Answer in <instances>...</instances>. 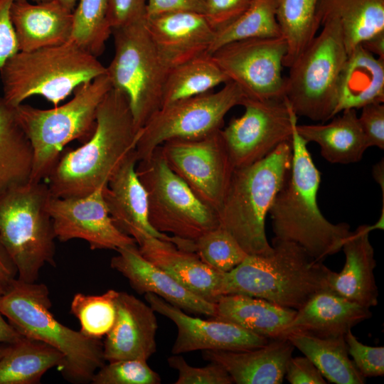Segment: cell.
I'll return each instance as SVG.
<instances>
[{"label":"cell","instance_id":"obj_39","mask_svg":"<svg viewBox=\"0 0 384 384\" xmlns=\"http://www.w3.org/2000/svg\"><path fill=\"white\" fill-rule=\"evenodd\" d=\"M117 291L109 289L100 295L77 293L70 312L79 321L80 331L87 337L101 338L112 329L116 317Z\"/></svg>","mask_w":384,"mask_h":384},{"label":"cell","instance_id":"obj_2","mask_svg":"<svg viewBox=\"0 0 384 384\" xmlns=\"http://www.w3.org/2000/svg\"><path fill=\"white\" fill-rule=\"evenodd\" d=\"M292 136L291 170L269 210L274 237L295 242L314 257L324 261L339 252L351 234L346 223H332L317 203L321 174L307 149V142L297 131Z\"/></svg>","mask_w":384,"mask_h":384},{"label":"cell","instance_id":"obj_18","mask_svg":"<svg viewBox=\"0 0 384 384\" xmlns=\"http://www.w3.org/2000/svg\"><path fill=\"white\" fill-rule=\"evenodd\" d=\"M145 26L160 57L169 68L208 54L215 35L206 16L192 11L145 16Z\"/></svg>","mask_w":384,"mask_h":384},{"label":"cell","instance_id":"obj_30","mask_svg":"<svg viewBox=\"0 0 384 384\" xmlns=\"http://www.w3.org/2000/svg\"><path fill=\"white\" fill-rule=\"evenodd\" d=\"M316 18L320 26L331 20L339 23L348 54L384 31V0H319Z\"/></svg>","mask_w":384,"mask_h":384},{"label":"cell","instance_id":"obj_51","mask_svg":"<svg viewBox=\"0 0 384 384\" xmlns=\"http://www.w3.org/2000/svg\"><path fill=\"white\" fill-rule=\"evenodd\" d=\"M361 44L375 56L384 60V31L365 40Z\"/></svg>","mask_w":384,"mask_h":384},{"label":"cell","instance_id":"obj_12","mask_svg":"<svg viewBox=\"0 0 384 384\" xmlns=\"http://www.w3.org/2000/svg\"><path fill=\"white\" fill-rule=\"evenodd\" d=\"M247 98L232 81L208 92L162 107L139 130L135 151L138 161L149 158L164 142L201 138L222 129L225 116Z\"/></svg>","mask_w":384,"mask_h":384},{"label":"cell","instance_id":"obj_35","mask_svg":"<svg viewBox=\"0 0 384 384\" xmlns=\"http://www.w3.org/2000/svg\"><path fill=\"white\" fill-rule=\"evenodd\" d=\"M319 0H277L276 18L287 50L283 66L289 68L316 37Z\"/></svg>","mask_w":384,"mask_h":384},{"label":"cell","instance_id":"obj_53","mask_svg":"<svg viewBox=\"0 0 384 384\" xmlns=\"http://www.w3.org/2000/svg\"><path fill=\"white\" fill-rule=\"evenodd\" d=\"M65 7L73 11L75 9L78 0H58Z\"/></svg>","mask_w":384,"mask_h":384},{"label":"cell","instance_id":"obj_27","mask_svg":"<svg viewBox=\"0 0 384 384\" xmlns=\"http://www.w3.org/2000/svg\"><path fill=\"white\" fill-rule=\"evenodd\" d=\"M384 102V60L361 44L347 55L340 74L334 117L345 110Z\"/></svg>","mask_w":384,"mask_h":384},{"label":"cell","instance_id":"obj_44","mask_svg":"<svg viewBox=\"0 0 384 384\" xmlns=\"http://www.w3.org/2000/svg\"><path fill=\"white\" fill-rule=\"evenodd\" d=\"M359 123L369 146L384 149V105L373 103L362 108Z\"/></svg>","mask_w":384,"mask_h":384},{"label":"cell","instance_id":"obj_43","mask_svg":"<svg viewBox=\"0 0 384 384\" xmlns=\"http://www.w3.org/2000/svg\"><path fill=\"white\" fill-rule=\"evenodd\" d=\"M255 0H205L204 16L215 31L243 14Z\"/></svg>","mask_w":384,"mask_h":384},{"label":"cell","instance_id":"obj_16","mask_svg":"<svg viewBox=\"0 0 384 384\" xmlns=\"http://www.w3.org/2000/svg\"><path fill=\"white\" fill-rule=\"evenodd\" d=\"M103 187L81 197L51 196L48 211L56 238L62 242L82 239L89 243L91 250L117 251L137 244L112 221L103 197Z\"/></svg>","mask_w":384,"mask_h":384},{"label":"cell","instance_id":"obj_1","mask_svg":"<svg viewBox=\"0 0 384 384\" xmlns=\"http://www.w3.org/2000/svg\"><path fill=\"white\" fill-rule=\"evenodd\" d=\"M139 137L127 96L112 87L98 107L91 137L60 156L46 178L52 196L81 197L103 187L135 150Z\"/></svg>","mask_w":384,"mask_h":384},{"label":"cell","instance_id":"obj_21","mask_svg":"<svg viewBox=\"0 0 384 384\" xmlns=\"http://www.w3.org/2000/svg\"><path fill=\"white\" fill-rule=\"evenodd\" d=\"M137 162L134 150L103 187L110 215L114 225L135 241L142 234L171 241V236L156 231L149 221L147 193L136 171Z\"/></svg>","mask_w":384,"mask_h":384},{"label":"cell","instance_id":"obj_34","mask_svg":"<svg viewBox=\"0 0 384 384\" xmlns=\"http://www.w3.org/2000/svg\"><path fill=\"white\" fill-rule=\"evenodd\" d=\"M229 81L210 54L196 57L169 69L163 88L161 107L208 92Z\"/></svg>","mask_w":384,"mask_h":384},{"label":"cell","instance_id":"obj_50","mask_svg":"<svg viewBox=\"0 0 384 384\" xmlns=\"http://www.w3.org/2000/svg\"><path fill=\"white\" fill-rule=\"evenodd\" d=\"M6 289L0 287V295ZM21 337L22 336L5 319V316L0 311V343L12 344Z\"/></svg>","mask_w":384,"mask_h":384},{"label":"cell","instance_id":"obj_32","mask_svg":"<svg viewBox=\"0 0 384 384\" xmlns=\"http://www.w3.org/2000/svg\"><path fill=\"white\" fill-rule=\"evenodd\" d=\"M286 338L312 361L329 381L336 384L366 383V378L349 358L344 335L321 337L293 332Z\"/></svg>","mask_w":384,"mask_h":384},{"label":"cell","instance_id":"obj_55","mask_svg":"<svg viewBox=\"0 0 384 384\" xmlns=\"http://www.w3.org/2000/svg\"><path fill=\"white\" fill-rule=\"evenodd\" d=\"M14 1H31V2H33V3H41V2H46V1H51V0H14Z\"/></svg>","mask_w":384,"mask_h":384},{"label":"cell","instance_id":"obj_28","mask_svg":"<svg viewBox=\"0 0 384 384\" xmlns=\"http://www.w3.org/2000/svg\"><path fill=\"white\" fill-rule=\"evenodd\" d=\"M327 124H298L299 134L320 146L321 156L332 164L358 162L369 148L355 109L345 110Z\"/></svg>","mask_w":384,"mask_h":384},{"label":"cell","instance_id":"obj_47","mask_svg":"<svg viewBox=\"0 0 384 384\" xmlns=\"http://www.w3.org/2000/svg\"><path fill=\"white\" fill-rule=\"evenodd\" d=\"M287 380L292 384H325L324 378L307 357H291L286 366Z\"/></svg>","mask_w":384,"mask_h":384},{"label":"cell","instance_id":"obj_40","mask_svg":"<svg viewBox=\"0 0 384 384\" xmlns=\"http://www.w3.org/2000/svg\"><path fill=\"white\" fill-rule=\"evenodd\" d=\"M93 384H159V375L142 359H124L108 362L92 378Z\"/></svg>","mask_w":384,"mask_h":384},{"label":"cell","instance_id":"obj_10","mask_svg":"<svg viewBox=\"0 0 384 384\" xmlns=\"http://www.w3.org/2000/svg\"><path fill=\"white\" fill-rule=\"evenodd\" d=\"M114 54L106 67L112 87L127 96L138 131L161 107L169 68L156 50L145 18L112 28Z\"/></svg>","mask_w":384,"mask_h":384},{"label":"cell","instance_id":"obj_20","mask_svg":"<svg viewBox=\"0 0 384 384\" xmlns=\"http://www.w3.org/2000/svg\"><path fill=\"white\" fill-rule=\"evenodd\" d=\"M136 242L146 260L190 292L213 303L222 296L225 272L211 267L195 252L148 234L139 236Z\"/></svg>","mask_w":384,"mask_h":384},{"label":"cell","instance_id":"obj_52","mask_svg":"<svg viewBox=\"0 0 384 384\" xmlns=\"http://www.w3.org/2000/svg\"><path fill=\"white\" fill-rule=\"evenodd\" d=\"M373 176L380 187H382L383 199L384 200V163L383 159L376 164L373 169Z\"/></svg>","mask_w":384,"mask_h":384},{"label":"cell","instance_id":"obj_45","mask_svg":"<svg viewBox=\"0 0 384 384\" xmlns=\"http://www.w3.org/2000/svg\"><path fill=\"white\" fill-rule=\"evenodd\" d=\"M146 0H108L107 18L112 28L146 16Z\"/></svg>","mask_w":384,"mask_h":384},{"label":"cell","instance_id":"obj_6","mask_svg":"<svg viewBox=\"0 0 384 384\" xmlns=\"http://www.w3.org/2000/svg\"><path fill=\"white\" fill-rule=\"evenodd\" d=\"M106 67L72 40L18 51L0 68L3 98L16 107L39 95L58 106L81 84L106 74Z\"/></svg>","mask_w":384,"mask_h":384},{"label":"cell","instance_id":"obj_3","mask_svg":"<svg viewBox=\"0 0 384 384\" xmlns=\"http://www.w3.org/2000/svg\"><path fill=\"white\" fill-rule=\"evenodd\" d=\"M299 245L274 237L272 250L248 255L225 272L222 295L243 294L297 310L329 289L332 270Z\"/></svg>","mask_w":384,"mask_h":384},{"label":"cell","instance_id":"obj_22","mask_svg":"<svg viewBox=\"0 0 384 384\" xmlns=\"http://www.w3.org/2000/svg\"><path fill=\"white\" fill-rule=\"evenodd\" d=\"M110 266L129 282L139 294L152 293L189 313L215 315V303L190 292L165 272L146 260L137 244L121 247Z\"/></svg>","mask_w":384,"mask_h":384},{"label":"cell","instance_id":"obj_19","mask_svg":"<svg viewBox=\"0 0 384 384\" xmlns=\"http://www.w3.org/2000/svg\"><path fill=\"white\" fill-rule=\"evenodd\" d=\"M155 311L132 294L119 292L114 323L103 342L105 361H147L156 351Z\"/></svg>","mask_w":384,"mask_h":384},{"label":"cell","instance_id":"obj_14","mask_svg":"<svg viewBox=\"0 0 384 384\" xmlns=\"http://www.w3.org/2000/svg\"><path fill=\"white\" fill-rule=\"evenodd\" d=\"M159 148L172 171L218 213L235 169L220 130L198 139L169 140Z\"/></svg>","mask_w":384,"mask_h":384},{"label":"cell","instance_id":"obj_49","mask_svg":"<svg viewBox=\"0 0 384 384\" xmlns=\"http://www.w3.org/2000/svg\"><path fill=\"white\" fill-rule=\"evenodd\" d=\"M17 270L0 239V287L6 289L17 278Z\"/></svg>","mask_w":384,"mask_h":384},{"label":"cell","instance_id":"obj_9","mask_svg":"<svg viewBox=\"0 0 384 384\" xmlns=\"http://www.w3.org/2000/svg\"><path fill=\"white\" fill-rule=\"evenodd\" d=\"M285 77L284 98L297 116L326 122L334 117L338 83L347 58L339 23L322 26Z\"/></svg>","mask_w":384,"mask_h":384},{"label":"cell","instance_id":"obj_48","mask_svg":"<svg viewBox=\"0 0 384 384\" xmlns=\"http://www.w3.org/2000/svg\"><path fill=\"white\" fill-rule=\"evenodd\" d=\"M174 11H192L204 14L205 0H146V16Z\"/></svg>","mask_w":384,"mask_h":384},{"label":"cell","instance_id":"obj_25","mask_svg":"<svg viewBox=\"0 0 384 384\" xmlns=\"http://www.w3.org/2000/svg\"><path fill=\"white\" fill-rule=\"evenodd\" d=\"M370 231V225H363L351 233L341 248L346 257L343 268L340 272L332 271L329 277L331 292L369 309L378 304V297Z\"/></svg>","mask_w":384,"mask_h":384},{"label":"cell","instance_id":"obj_24","mask_svg":"<svg viewBox=\"0 0 384 384\" xmlns=\"http://www.w3.org/2000/svg\"><path fill=\"white\" fill-rule=\"evenodd\" d=\"M294 346L287 338L242 350H205L204 360L221 365L237 384H280Z\"/></svg>","mask_w":384,"mask_h":384},{"label":"cell","instance_id":"obj_37","mask_svg":"<svg viewBox=\"0 0 384 384\" xmlns=\"http://www.w3.org/2000/svg\"><path fill=\"white\" fill-rule=\"evenodd\" d=\"M178 247L195 252L211 267L228 272L248 255L236 239L225 229L218 226L193 240L171 236Z\"/></svg>","mask_w":384,"mask_h":384},{"label":"cell","instance_id":"obj_7","mask_svg":"<svg viewBox=\"0 0 384 384\" xmlns=\"http://www.w3.org/2000/svg\"><path fill=\"white\" fill-rule=\"evenodd\" d=\"M112 87L106 73L80 85L73 98L63 105L49 110L23 104L14 107L33 149L30 181L46 179L69 142L75 139L85 142L91 137L98 107Z\"/></svg>","mask_w":384,"mask_h":384},{"label":"cell","instance_id":"obj_31","mask_svg":"<svg viewBox=\"0 0 384 384\" xmlns=\"http://www.w3.org/2000/svg\"><path fill=\"white\" fill-rule=\"evenodd\" d=\"M33 149L15 108L0 97V195L30 181Z\"/></svg>","mask_w":384,"mask_h":384},{"label":"cell","instance_id":"obj_33","mask_svg":"<svg viewBox=\"0 0 384 384\" xmlns=\"http://www.w3.org/2000/svg\"><path fill=\"white\" fill-rule=\"evenodd\" d=\"M64 356L47 343L22 336L0 358V384H38L50 369L58 370Z\"/></svg>","mask_w":384,"mask_h":384},{"label":"cell","instance_id":"obj_8","mask_svg":"<svg viewBox=\"0 0 384 384\" xmlns=\"http://www.w3.org/2000/svg\"><path fill=\"white\" fill-rule=\"evenodd\" d=\"M43 181L28 183L0 195V239L17 270V278L36 282L46 264L55 266L56 238Z\"/></svg>","mask_w":384,"mask_h":384},{"label":"cell","instance_id":"obj_42","mask_svg":"<svg viewBox=\"0 0 384 384\" xmlns=\"http://www.w3.org/2000/svg\"><path fill=\"white\" fill-rule=\"evenodd\" d=\"M348 354L359 372L365 378L384 374V347L370 346L361 343L351 329L344 334Z\"/></svg>","mask_w":384,"mask_h":384},{"label":"cell","instance_id":"obj_13","mask_svg":"<svg viewBox=\"0 0 384 384\" xmlns=\"http://www.w3.org/2000/svg\"><path fill=\"white\" fill-rule=\"evenodd\" d=\"M244 113L233 119L221 137L234 169L250 165L279 144L292 141L297 116L285 100L246 98Z\"/></svg>","mask_w":384,"mask_h":384},{"label":"cell","instance_id":"obj_15","mask_svg":"<svg viewBox=\"0 0 384 384\" xmlns=\"http://www.w3.org/2000/svg\"><path fill=\"white\" fill-rule=\"evenodd\" d=\"M287 50L282 36L255 38L225 45L210 55L247 98L266 100L284 97Z\"/></svg>","mask_w":384,"mask_h":384},{"label":"cell","instance_id":"obj_23","mask_svg":"<svg viewBox=\"0 0 384 384\" xmlns=\"http://www.w3.org/2000/svg\"><path fill=\"white\" fill-rule=\"evenodd\" d=\"M10 15L19 51L58 46L71 38L73 11L58 0L14 1Z\"/></svg>","mask_w":384,"mask_h":384},{"label":"cell","instance_id":"obj_11","mask_svg":"<svg viewBox=\"0 0 384 384\" xmlns=\"http://www.w3.org/2000/svg\"><path fill=\"white\" fill-rule=\"evenodd\" d=\"M136 171L147 193L149 221L156 231L193 240L220 226L218 212L172 171L159 146L137 162Z\"/></svg>","mask_w":384,"mask_h":384},{"label":"cell","instance_id":"obj_4","mask_svg":"<svg viewBox=\"0 0 384 384\" xmlns=\"http://www.w3.org/2000/svg\"><path fill=\"white\" fill-rule=\"evenodd\" d=\"M48 287L16 278L0 295V311L22 336L47 343L64 356L58 369L67 381L91 383L105 363L101 338L87 337L59 322L50 311Z\"/></svg>","mask_w":384,"mask_h":384},{"label":"cell","instance_id":"obj_38","mask_svg":"<svg viewBox=\"0 0 384 384\" xmlns=\"http://www.w3.org/2000/svg\"><path fill=\"white\" fill-rule=\"evenodd\" d=\"M107 11L108 0H80L73 11L70 40L96 57L103 53L112 35Z\"/></svg>","mask_w":384,"mask_h":384},{"label":"cell","instance_id":"obj_46","mask_svg":"<svg viewBox=\"0 0 384 384\" xmlns=\"http://www.w3.org/2000/svg\"><path fill=\"white\" fill-rule=\"evenodd\" d=\"M14 1L0 0V68L19 51L10 15Z\"/></svg>","mask_w":384,"mask_h":384},{"label":"cell","instance_id":"obj_5","mask_svg":"<svg viewBox=\"0 0 384 384\" xmlns=\"http://www.w3.org/2000/svg\"><path fill=\"white\" fill-rule=\"evenodd\" d=\"M291 142H283L265 158L233 170L222 207L220 226L228 231L247 255L271 252L265 218L292 166Z\"/></svg>","mask_w":384,"mask_h":384},{"label":"cell","instance_id":"obj_54","mask_svg":"<svg viewBox=\"0 0 384 384\" xmlns=\"http://www.w3.org/2000/svg\"><path fill=\"white\" fill-rule=\"evenodd\" d=\"M10 344L8 343H0V358L4 356V354L9 349Z\"/></svg>","mask_w":384,"mask_h":384},{"label":"cell","instance_id":"obj_17","mask_svg":"<svg viewBox=\"0 0 384 384\" xmlns=\"http://www.w3.org/2000/svg\"><path fill=\"white\" fill-rule=\"evenodd\" d=\"M144 298L155 312L176 324L178 333L171 349L173 354L197 350H247L265 346L270 341L233 323L191 316L154 294L146 293Z\"/></svg>","mask_w":384,"mask_h":384},{"label":"cell","instance_id":"obj_41","mask_svg":"<svg viewBox=\"0 0 384 384\" xmlns=\"http://www.w3.org/2000/svg\"><path fill=\"white\" fill-rule=\"evenodd\" d=\"M170 367L178 373L176 384H231L233 380L220 364L210 361L204 367L190 366L180 354H174L167 359Z\"/></svg>","mask_w":384,"mask_h":384},{"label":"cell","instance_id":"obj_36","mask_svg":"<svg viewBox=\"0 0 384 384\" xmlns=\"http://www.w3.org/2000/svg\"><path fill=\"white\" fill-rule=\"evenodd\" d=\"M276 2L277 0H255L237 18L215 31L208 54L235 41L282 36L276 18Z\"/></svg>","mask_w":384,"mask_h":384},{"label":"cell","instance_id":"obj_26","mask_svg":"<svg viewBox=\"0 0 384 384\" xmlns=\"http://www.w3.org/2000/svg\"><path fill=\"white\" fill-rule=\"evenodd\" d=\"M369 308L340 297L331 291L319 292L297 309L284 333L302 332L321 337L344 335L363 321L370 319Z\"/></svg>","mask_w":384,"mask_h":384},{"label":"cell","instance_id":"obj_29","mask_svg":"<svg viewBox=\"0 0 384 384\" xmlns=\"http://www.w3.org/2000/svg\"><path fill=\"white\" fill-rule=\"evenodd\" d=\"M297 310L264 299L243 294H225L215 302L213 318L233 323L269 340L282 338Z\"/></svg>","mask_w":384,"mask_h":384}]
</instances>
